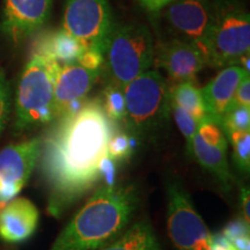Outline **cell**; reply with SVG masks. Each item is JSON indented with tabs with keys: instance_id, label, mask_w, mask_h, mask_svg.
I'll list each match as a JSON object with an SVG mask.
<instances>
[{
	"instance_id": "2e32d148",
	"label": "cell",
	"mask_w": 250,
	"mask_h": 250,
	"mask_svg": "<svg viewBox=\"0 0 250 250\" xmlns=\"http://www.w3.org/2000/svg\"><path fill=\"white\" fill-rule=\"evenodd\" d=\"M40 212L27 198H13L0 211V237L5 242L26 241L35 233Z\"/></svg>"
},
{
	"instance_id": "9c48e42d",
	"label": "cell",
	"mask_w": 250,
	"mask_h": 250,
	"mask_svg": "<svg viewBox=\"0 0 250 250\" xmlns=\"http://www.w3.org/2000/svg\"><path fill=\"white\" fill-rule=\"evenodd\" d=\"M42 140L12 144L0 152V202L12 201L26 186L40 161Z\"/></svg>"
},
{
	"instance_id": "d6986e66",
	"label": "cell",
	"mask_w": 250,
	"mask_h": 250,
	"mask_svg": "<svg viewBox=\"0 0 250 250\" xmlns=\"http://www.w3.org/2000/svg\"><path fill=\"white\" fill-rule=\"evenodd\" d=\"M170 100L189 112L198 123L208 116L203 102L202 90L195 85V83H176V86L170 89Z\"/></svg>"
},
{
	"instance_id": "ac0fdd59",
	"label": "cell",
	"mask_w": 250,
	"mask_h": 250,
	"mask_svg": "<svg viewBox=\"0 0 250 250\" xmlns=\"http://www.w3.org/2000/svg\"><path fill=\"white\" fill-rule=\"evenodd\" d=\"M100 250H162L156 234L148 221L140 220L122 235Z\"/></svg>"
},
{
	"instance_id": "5b68a950",
	"label": "cell",
	"mask_w": 250,
	"mask_h": 250,
	"mask_svg": "<svg viewBox=\"0 0 250 250\" xmlns=\"http://www.w3.org/2000/svg\"><path fill=\"white\" fill-rule=\"evenodd\" d=\"M250 50V17L237 0L214 1V17L205 43L206 65L218 68L239 64Z\"/></svg>"
},
{
	"instance_id": "4fadbf2b",
	"label": "cell",
	"mask_w": 250,
	"mask_h": 250,
	"mask_svg": "<svg viewBox=\"0 0 250 250\" xmlns=\"http://www.w3.org/2000/svg\"><path fill=\"white\" fill-rule=\"evenodd\" d=\"M154 62L176 83H195L197 74L206 66L202 50L192 43L179 39L159 45L154 51Z\"/></svg>"
},
{
	"instance_id": "d4e9b609",
	"label": "cell",
	"mask_w": 250,
	"mask_h": 250,
	"mask_svg": "<svg viewBox=\"0 0 250 250\" xmlns=\"http://www.w3.org/2000/svg\"><path fill=\"white\" fill-rule=\"evenodd\" d=\"M221 234L232 245L234 250H250L249 225L243 220L228 224Z\"/></svg>"
},
{
	"instance_id": "f546056e",
	"label": "cell",
	"mask_w": 250,
	"mask_h": 250,
	"mask_svg": "<svg viewBox=\"0 0 250 250\" xmlns=\"http://www.w3.org/2000/svg\"><path fill=\"white\" fill-rule=\"evenodd\" d=\"M250 196H249V189L248 188H243L241 191V203H242V212H243V221L247 225L250 224V211H249V204H250Z\"/></svg>"
},
{
	"instance_id": "603a6c76",
	"label": "cell",
	"mask_w": 250,
	"mask_h": 250,
	"mask_svg": "<svg viewBox=\"0 0 250 250\" xmlns=\"http://www.w3.org/2000/svg\"><path fill=\"white\" fill-rule=\"evenodd\" d=\"M138 140L127 132L118 131L112 133L108 143V155L114 161H124L131 158L136 148Z\"/></svg>"
},
{
	"instance_id": "e0dca14e",
	"label": "cell",
	"mask_w": 250,
	"mask_h": 250,
	"mask_svg": "<svg viewBox=\"0 0 250 250\" xmlns=\"http://www.w3.org/2000/svg\"><path fill=\"white\" fill-rule=\"evenodd\" d=\"M85 50L79 40L62 29L37 37L33 46V56H42L65 65L78 62Z\"/></svg>"
},
{
	"instance_id": "ffe728a7",
	"label": "cell",
	"mask_w": 250,
	"mask_h": 250,
	"mask_svg": "<svg viewBox=\"0 0 250 250\" xmlns=\"http://www.w3.org/2000/svg\"><path fill=\"white\" fill-rule=\"evenodd\" d=\"M101 103L105 115L112 123L123 122L125 116L124 88L108 83L103 89Z\"/></svg>"
},
{
	"instance_id": "1f68e13d",
	"label": "cell",
	"mask_w": 250,
	"mask_h": 250,
	"mask_svg": "<svg viewBox=\"0 0 250 250\" xmlns=\"http://www.w3.org/2000/svg\"><path fill=\"white\" fill-rule=\"evenodd\" d=\"M6 205V203L5 202H0V211L2 210V208H4V206Z\"/></svg>"
},
{
	"instance_id": "44dd1931",
	"label": "cell",
	"mask_w": 250,
	"mask_h": 250,
	"mask_svg": "<svg viewBox=\"0 0 250 250\" xmlns=\"http://www.w3.org/2000/svg\"><path fill=\"white\" fill-rule=\"evenodd\" d=\"M233 146V160L237 169L248 174L250 170V131H239L229 136Z\"/></svg>"
},
{
	"instance_id": "7a4b0ae2",
	"label": "cell",
	"mask_w": 250,
	"mask_h": 250,
	"mask_svg": "<svg viewBox=\"0 0 250 250\" xmlns=\"http://www.w3.org/2000/svg\"><path fill=\"white\" fill-rule=\"evenodd\" d=\"M139 204L133 184L104 183L71 219L50 250H100L129 228Z\"/></svg>"
},
{
	"instance_id": "4dcf8cb0",
	"label": "cell",
	"mask_w": 250,
	"mask_h": 250,
	"mask_svg": "<svg viewBox=\"0 0 250 250\" xmlns=\"http://www.w3.org/2000/svg\"><path fill=\"white\" fill-rule=\"evenodd\" d=\"M173 0H140L142 5L151 12H159Z\"/></svg>"
},
{
	"instance_id": "83f0119b",
	"label": "cell",
	"mask_w": 250,
	"mask_h": 250,
	"mask_svg": "<svg viewBox=\"0 0 250 250\" xmlns=\"http://www.w3.org/2000/svg\"><path fill=\"white\" fill-rule=\"evenodd\" d=\"M232 105H239V107L250 108V79L246 77L237 87L235 95H234ZM230 105V107H232ZM229 107V108H230Z\"/></svg>"
},
{
	"instance_id": "7c38bea8",
	"label": "cell",
	"mask_w": 250,
	"mask_h": 250,
	"mask_svg": "<svg viewBox=\"0 0 250 250\" xmlns=\"http://www.w3.org/2000/svg\"><path fill=\"white\" fill-rule=\"evenodd\" d=\"M101 70H88L78 62L61 65L55 83L54 121L83 107Z\"/></svg>"
},
{
	"instance_id": "277c9868",
	"label": "cell",
	"mask_w": 250,
	"mask_h": 250,
	"mask_svg": "<svg viewBox=\"0 0 250 250\" xmlns=\"http://www.w3.org/2000/svg\"><path fill=\"white\" fill-rule=\"evenodd\" d=\"M61 64L54 59L33 56L24 67L15 95L17 132L54 121L55 83Z\"/></svg>"
},
{
	"instance_id": "484cf974",
	"label": "cell",
	"mask_w": 250,
	"mask_h": 250,
	"mask_svg": "<svg viewBox=\"0 0 250 250\" xmlns=\"http://www.w3.org/2000/svg\"><path fill=\"white\" fill-rule=\"evenodd\" d=\"M11 112V87L5 72L0 68V134L7 124Z\"/></svg>"
},
{
	"instance_id": "9a60e30c",
	"label": "cell",
	"mask_w": 250,
	"mask_h": 250,
	"mask_svg": "<svg viewBox=\"0 0 250 250\" xmlns=\"http://www.w3.org/2000/svg\"><path fill=\"white\" fill-rule=\"evenodd\" d=\"M246 77H249V73L241 66L232 65L225 67L211 83H208V85L201 89L206 115L208 117L220 124L225 112L232 105L237 87Z\"/></svg>"
},
{
	"instance_id": "8fae6325",
	"label": "cell",
	"mask_w": 250,
	"mask_h": 250,
	"mask_svg": "<svg viewBox=\"0 0 250 250\" xmlns=\"http://www.w3.org/2000/svg\"><path fill=\"white\" fill-rule=\"evenodd\" d=\"M227 148V137L220 124L208 116L203 118L192 139L191 156L229 189L233 177L228 167Z\"/></svg>"
},
{
	"instance_id": "f1b7e54d",
	"label": "cell",
	"mask_w": 250,
	"mask_h": 250,
	"mask_svg": "<svg viewBox=\"0 0 250 250\" xmlns=\"http://www.w3.org/2000/svg\"><path fill=\"white\" fill-rule=\"evenodd\" d=\"M210 250H234V248L223 234H215L211 236Z\"/></svg>"
},
{
	"instance_id": "6da1fadb",
	"label": "cell",
	"mask_w": 250,
	"mask_h": 250,
	"mask_svg": "<svg viewBox=\"0 0 250 250\" xmlns=\"http://www.w3.org/2000/svg\"><path fill=\"white\" fill-rule=\"evenodd\" d=\"M57 121L42 140L40 160L49 190L46 210L61 218L101 182H114L116 161L108 155L114 123L103 110L101 100H89L78 111Z\"/></svg>"
},
{
	"instance_id": "52a82bcc",
	"label": "cell",
	"mask_w": 250,
	"mask_h": 250,
	"mask_svg": "<svg viewBox=\"0 0 250 250\" xmlns=\"http://www.w3.org/2000/svg\"><path fill=\"white\" fill-rule=\"evenodd\" d=\"M115 28L109 0H67L62 29L79 40L85 49L104 54Z\"/></svg>"
},
{
	"instance_id": "ba28073f",
	"label": "cell",
	"mask_w": 250,
	"mask_h": 250,
	"mask_svg": "<svg viewBox=\"0 0 250 250\" xmlns=\"http://www.w3.org/2000/svg\"><path fill=\"white\" fill-rule=\"evenodd\" d=\"M168 193V235L176 250H210L211 234L182 184L171 181Z\"/></svg>"
},
{
	"instance_id": "7402d4cb",
	"label": "cell",
	"mask_w": 250,
	"mask_h": 250,
	"mask_svg": "<svg viewBox=\"0 0 250 250\" xmlns=\"http://www.w3.org/2000/svg\"><path fill=\"white\" fill-rule=\"evenodd\" d=\"M220 126L226 137L233 132L248 131L250 126V108L232 105L221 118Z\"/></svg>"
},
{
	"instance_id": "5bb4252c",
	"label": "cell",
	"mask_w": 250,
	"mask_h": 250,
	"mask_svg": "<svg viewBox=\"0 0 250 250\" xmlns=\"http://www.w3.org/2000/svg\"><path fill=\"white\" fill-rule=\"evenodd\" d=\"M52 0H6L0 28L20 42L39 31L51 13Z\"/></svg>"
},
{
	"instance_id": "4316f807",
	"label": "cell",
	"mask_w": 250,
	"mask_h": 250,
	"mask_svg": "<svg viewBox=\"0 0 250 250\" xmlns=\"http://www.w3.org/2000/svg\"><path fill=\"white\" fill-rule=\"evenodd\" d=\"M103 61H104V57H103L102 52L98 51V50L87 49L83 51V54L80 56L77 62L85 68L95 71V70H101Z\"/></svg>"
},
{
	"instance_id": "8992f818",
	"label": "cell",
	"mask_w": 250,
	"mask_h": 250,
	"mask_svg": "<svg viewBox=\"0 0 250 250\" xmlns=\"http://www.w3.org/2000/svg\"><path fill=\"white\" fill-rule=\"evenodd\" d=\"M154 51L152 35L146 26L126 23L115 27L104 51L108 83L124 88L151 68Z\"/></svg>"
},
{
	"instance_id": "3957f363",
	"label": "cell",
	"mask_w": 250,
	"mask_h": 250,
	"mask_svg": "<svg viewBox=\"0 0 250 250\" xmlns=\"http://www.w3.org/2000/svg\"><path fill=\"white\" fill-rule=\"evenodd\" d=\"M126 132L138 142L165 129L170 115V88L158 71L148 70L124 87Z\"/></svg>"
},
{
	"instance_id": "30bf717a",
	"label": "cell",
	"mask_w": 250,
	"mask_h": 250,
	"mask_svg": "<svg viewBox=\"0 0 250 250\" xmlns=\"http://www.w3.org/2000/svg\"><path fill=\"white\" fill-rule=\"evenodd\" d=\"M213 17L214 2L210 0H176L168 5L165 13L177 39L197 45L203 54Z\"/></svg>"
},
{
	"instance_id": "cb8c5ba5",
	"label": "cell",
	"mask_w": 250,
	"mask_h": 250,
	"mask_svg": "<svg viewBox=\"0 0 250 250\" xmlns=\"http://www.w3.org/2000/svg\"><path fill=\"white\" fill-rule=\"evenodd\" d=\"M170 112L173 114V117L175 122H176L177 126H179L180 131L182 132L184 138H186L188 154L191 155L192 139L197 132V129H198V122H197L189 112H187L184 109L179 107L177 104H175L171 100Z\"/></svg>"
}]
</instances>
